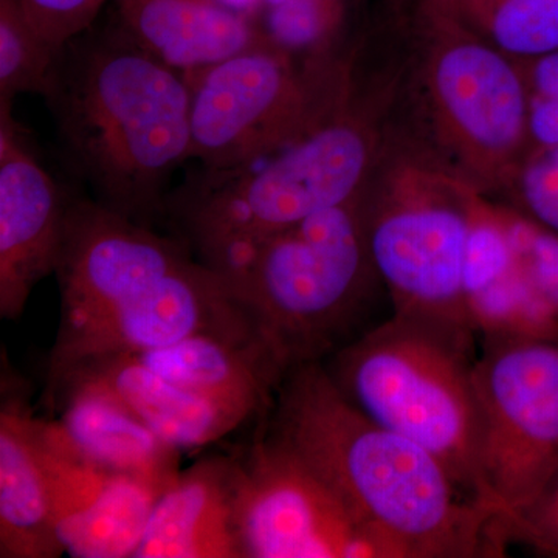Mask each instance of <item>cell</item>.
I'll use <instances>...</instances> for the list:
<instances>
[{"label": "cell", "instance_id": "ba28073f", "mask_svg": "<svg viewBox=\"0 0 558 558\" xmlns=\"http://www.w3.org/2000/svg\"><path fill=\"white\" fill-rule=\"evenodd\" d=\"M355 72L357 49L307 64L260 40L186 76L190 161L226 172L274 153L336 106Z\"/></svg>", "mask_w": 558, "mask_h": 558}, {"label": "cell", "instance_id": "7402d4cb", "mask_svg": "<svg viewBox=\"0 0 558 558\" xmlns=\"http://www.w3.org/2000/svg\"><path fill=\"white\" fill-rule=\"evenodd\" d=\"M349 0H260L253 24L263 43L300 62H325L347 54Z\"/></svg>", "mask_w": 558, "mask_h": 558}, {"label": "cell", "instance_id": "8fae6325", "mask_svg": "<svg viewBox=\"0 0 558 558\" xmlns=\"http://www.w3.org/2000/svg\"><path fill=\"white\" fill-rule=\"evenodd\" d=\"M464 300L470 325L486 340L558 339V236L481 194Z\"/></svg>", "mask_w": 558, "mask_h": 558}, {"label": "cell", "instance_id": "7a4b0ae2", "mask_svg": "<svg viewBox=\"0 0 558 558\" xmlns=\"http://www.w3.org/2000/svg\"><path fill=\"white\" fill-rule=\"evenodd\" d=\"M70 170L101 207L153 227L190 161L189 78L124 31L92 25L54 57L40 95Z\"/></svg>", "mask_w": 558, "mask_h": 558}, {"label": "cell", "instance_id": "d6986e66", "mask_svg": "<svg viewBox=\"0 0 558 558\" xmlns=\"http://www.w3.org/2000/svg\"><path fill=\"white\" fill-rule=\"evenodd\" d=\"M117 20L143 49L183 75L260 43L252 17L216 0H113Z\"/></svg>", "mask_w": 558, "mask_h": 558}, {"label": "cell", "instance_id": "30bf717a", "mask_svg": "<svg viewBox=\"0 0 558 558\" xmlns=\"http://www.w3.org/2000/svg\"><path fill=\"white\" fill-rule=\"evenodd\" d=\"M236 465L245 558H389L339 495L270 432Z\"/></svg>", "mask_w": 558, "mask_h": 558}, {"label": "cell", "instance_id": "9a60e30c", "mask_svg": "<svg viewBox=\"0 0 558 558\" xmlns=\"http://www.w3.org/2000/svg\"><path fill=\"white\" fill-rule=\"evenodd\" d=\"M72 197L46 170L13 105H0V317L24 314L33 290L60 264Z\"/></svg>", "mask_w": 558, "mask_h": 558}, {"label": "cell", "instance_id": "e0dca14e", "mask_svg": "<svg viewBox=\"0 0 558 558\" xmlns=\"http://www.w3.org/2000/svg\"><path fill=\"white\" fill-rule=\"evenodd\" d=\"M60 398L62 435L101 468L167 487L180 472V451L165 442L98 377L76 371L50 392Z\"/></svg>", "mask_w": 558, "mask_h": 558}, {"label": "cell", "instance_id": "7c38bea8", "mask_svg": "<svg viewBox=\"0 0 558 558\" xmlns=\"http://www.w3.org/2000/svg\"><path fill=\"white\" fill-rule=\"evenodd\" d=\"M202 333L240 341L264 340L227 279L193 259L84 328L58 336L50 357L49 392L84 363L137 354Z\"/></svg>", "mask_w": 558, "mask_h": 558}, {"label": "cell", "instance_id": "4fadbf2b", "mask_svg": "<svg viewBox=\"0 0 558 558\" xmlns=\"http://www.w3.org/2000/svg\"><path fill=\"white\" fill-rule=\"evenodd\" d=\"M193 259L185 241L161 236L90 197H72L54 271L61 288L58 336L84 328Z\"/></svg>", "mask_w": 558, "mask_h": 558}, {"label": "cell", "instance_id": "8992f818", "mask_svg": "<svg viewBox=\"0 0 558 558\" xmlns=\"http://www.w3.org/2000/svg\"><path fill=\"white\" fill-rule=\"evenodd\" d=\"M480 196L395 120L360 213L371 264L396 315L473 339L464 277Z\"/></svg>", "mask_w": 558, "mask_h": 558}, {"label": "cell", "instance_id": "484cf974", "mask_svg": "<svg viewBox=\"0 0 558 558\" xmlns=\"http://www.w3.org/2000/svg\"><path fill=\"white\" fill-rule=\"evenodd\" d=\"M109 0H17L44 39L60 49L97 22Z\"/></svg>", "mask_w": 558, "mask_h": 558}, {"label": "cell", "instance_id": "277c9868", "mask_svg": "<svg viewBox=\"0 0 558 558\" xmlns=\"http://www.w3.org/2000/svg\"><path fill=\"white\" fill-rule=\"evenodd\" d=\"M396 123L442 167L505 201L529 153V89L520 61L473 32L442 2L405 14Z\"/></svg>", "mask_w": 558, "mask_h": 558}, {"label": "cell", "instance_id": "3957f363", "mask_svg": "<svg viewBox=\"0 0 558 558\" xmlns=\"http://www.w3.org/2000/svg\"><path fill=\"white\" fill-rule=\"evenodd\" d=\"M399 69L359 75L336 106L299 137L226 172L196 170L170 194L167 216L213 270H230L260 241L360 196L379 165L396 117Z\"/></svg>", "mask_w": 558, "mask_h": 558}, {"label": "cell", "instance_id": "603a6c76", "mask_svg": "<svg viewBox=\"0 0 558 558\" xmlns=\"http://www.w3.org/2000/svg\"><path fill=\"white\" fill-rule=\"evenodd\" d=\"M492 46L513 60L558 51V0H442Z\"/></svg>", "mask_w": 558, "mask_h": 558}, {"label": "cell", "instance_id": "5b68a950", "mask_svg": "<svg viewBox=\"0 0 558 558\" xmlns=\"http://www.w3.org/2000/svg\"><path fill=\"white\" fill-rule=\"evenodd\" d=\"M472 348V337L395 314L325 366L352 405L429 451L470 499L499 517L481 470Z\"/></svg>", "mask_w": 558, "mask_h": 558}, {"label": "cell", "instance_id": "44dd1931", "mask_svg": "<svg viewBox=\"0 0 558 558\" xmlns=\"http://www.w3.org/2000/svg\"><path fill=\"white\" fill-rule=\"evenodd\" d=\"M20 403L3 400L0 413V557L58 558L65 549L54 527L35 417Z\"/></svg>", "mask_w": 558, "mask_h": 558}, {"label": "cell", "instance_id": "52a82bcc", "mask_svg": "<svg viewBox=\"0 0 558 558\" xmlns=\"http://www.w3.org/2000/svg\"><path fill=\"white\" fill-rule=\"evenodd\" d=\"M220 275L286 368L322 362L343 347L379 279L360 196L271 234Z\"/></svg>", "mask_w": 558, "mask_h": 558}, {"label": "cell", "instance_id": "6da1fadb", "mask_svg": "<svg viewBox=\"0 0 558 558\" xmlns=\"http://www.w3.org/2000/svg\"><path fill=\"white\" fill-rule=\"evenodd\" d=\"M269 432L296 451L389 558L499 557L497 513L470 499L413 440L352 405L322 362L286 371Z\"/></svg>", "mask_w": 558, "mask_h": 558}, {"label": "cell", "instance_id": "4dcf8cb0", "mask_svg": "<svg viewBox=\"0 0 558 558\" xmlns=\"http://www.w3.org/2000/svg\"><path fill=\"white\" fill-rule=\"evenodd\" d=\"M395 9L399 10V13H409L411 9L418 2V0H389Z\"/></svg>", "mask_w": 558, "mask_h": 558}, {"label": "cell", "instance_id": "2e32d148", "mask_svg": "<svg viewBox=\"0 0 558 558\" xmlns=\"http://www.w3.org/2000/svg\"><path fill=\"white\" fill-rule=\"evenodd\" d=\"M236 461L180 470L157 498L135 558H245L236 521Z\"/></svg>", "mask_w": 558, "mask_h": 558}, {"label": "cell", "instance_id": "f546056e", "mask_svg": "<svg viewBox=\"0 0 558 558\" xmlns=\"http://www.w3.org/2000/svg\"><path fill=\"white\" fill-rule=\"evenodd\" d=\"M220 5L226 7L234 13L244 14V16L253 17L258 10L260 0H216Z\"/></svg>", "mask_w": 558, "mask_h": 558}, {"label": "cell", "instance_id": "83f0119b", "mask_svg": "<svg viewBox=\"0 0 558 558\" xmlns=\"http://www.w3.org/2000/svg\"><path fill=\"white\" fill-rule=\"evenodd\" d=\"M558 145V98L529 92V150Z\"/></svg>", "mask_w": 558, "mask_h": 558}, {"label": "cell", "instance_id": "9c48e42d", "mask_svg": "<svg viewBox=\"0 0 558 558\" xmlns=\"http://www.w3.org/2000/svg\"><path fill=\"white\" fill-rule=\"evenodd\" d=\"M475 385L481 470L506 535L558 470V339L486 340Z\"/></svg>", "mask_w": 558, "mask_h": 558}, {"label": "cell", "instance_id": "ffe728a7", "mask_svg": "<svg viewBox=\"0 0 558 558\" xmlns=\"http://www.w3.org/2000/svg\"><path fill=\"white\" fill-rule=\"evenodd\" d=\"M130 355L180 387L256 413L274 403L288 371L264 340L240 341L208 333Z\"/></svg>", "mask_w": 558, "mask_h": 558}, {"label": "cell", "instance_id": "5bb4252c", "mask_svg": "<svg viewBox=\"0 0 558 558\" xmlns=\"http://www.w3.org/2000/svg\"><path fill=\"white\" fill-rule=\"evenodd\" d=\"M49 481L54 527L75 558H135L165 487L94 464L70 446L54 421L35 417Z\"/></svg>", "mask_w": 558, "mask_h": 558}, {"label": "cell", "instance_id": "d4e9b609", "mask_svg": "<svg viewBox=\"0 0 558 558\" xmlns=\"http://www.w3.org/2000/svg\"><path fill=\"white\" fill-rule=\"evenodd\" d=\"M505 199L558 236V145L529 150Z\"/></svg>", "mask_w": 558, "mask_h": 558}, {"label": "cell", "instance_id": "cb8c5ba5", "mask_svg": "<svg viewBox=\"0 0 558 558\" xmlns=\"http://www.w3.org/2000/svg\"><path fill=\"white\" fill-rule=\"evenodd\" d=\"M58 49L25 16L17 0H0V105L43 95Z\"/></svg>", "mask_w": 558, "mask_h": 558}, {"label": "cell", "instance_id": "ac0fdd59", "mask_svg": "<svg viewBox=\"0 0 558 558\" xmlns=\"http://www.w3.org/2000/svg\"><path fill=\"white\" fill-rule=\"evenodd\" d=\"M76 371L105 381L156 435L179 451L218 442L258 414L180 387L130 354L94 360L69 374Z\"/></svg>", "mask_w": 558, "mask_h": 558}, {"label": "cell", "instance_id": "f1b7e54d", "mask_svg": "<svg viewBox=\"0 0 558 558\" xmlns=\"http://www.w3.org/2000/svg\"><path fill=\"white\" fill-rule=\"evenodd\" d=\"M520 64L531 94L558 98V51L535 60L520 61Z\"/></svg>", "mask_w": 558, "mask_h": 558}, {"label": "cell", "instance_id": "4316f807", "mask_svg": "<svg viewBox=\"0 0 558 558\" xmlns=\"http://www.w3.org/2000/svg\"><path fill=\"white\" fill-rule=\"evenodd\" d=\"M506 538L558 557V470L545 490L509 524Z\"/></svg>", "mask_w": 558, "mask_h": 558}]
</instances>
